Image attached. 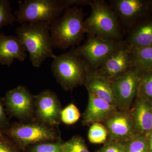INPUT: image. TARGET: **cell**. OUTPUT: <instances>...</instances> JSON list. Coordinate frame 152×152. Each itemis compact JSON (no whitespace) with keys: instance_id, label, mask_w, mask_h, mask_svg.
Here are the masks:
<instances>
[{"instance_id":"cell-21","label":"cell","mask_w":152,"mask_h":152,"mask_svg":"<svg viewBox=\"0 0 152 152\" xmlns=\"http://www.w3.org/2000/svg\"><path fill=\"white\" fill-rule=\"evenodd\" d=\"M61 139L55 141L43 142L28 147L23 152H62Z\"/></svg>"},{"instance_id":"cell-30","label":"cell","mask_w":152,"mask_h":152,"mask_svg":"<svg viewBox=\"0 0 152 152\" xmlns=\"http://www.w3.org/2000/svg\"><path fill=\"white\" fill-rule=\"evenodd\" d=\"M67 8L73 5L90 6L91 0H64Z\"/></svg>"},{"instance_id":"cell-25","label":"cell","mask_w":152,"mask_h":152,"mask_svg":"<svg viewBox=\"0 0 152 152\" xmlns=\"http://www.w3.org/2000/svg\"><path fill=\"white\" fill-rule=\"evenodd\" d=\"M81 117L79 109L74 104H70L62 109L61 113V122L66 125L74 124Z\"/></svg>"},{"instance_id":"cell-13","label":"cell","mask_w":152,"mask_h":152,"mask_svg":"<svg viewBox=\"0 0 152 152\" xmlns=\"http://www.w3.org/2000/svg\"><path fill=\"white\" fill-rule=\"evenodd\" d=\"M103 123L107 130L109 140L124 142L136 134L129 110H117Z\"/></svg>"},{"instance_id":"cell-4","label":"cell","mask_w":152,"mask_h":152,"mask_svg":"<svg viewBox=\"0 0 152 152\" xmlns=\"http://www.w3.org/2000/svg\"><path fill=\"white\" fill-rule=\"evenodd\" d=\"M84 61L74 51L56 56L51 64V70L58 83L66 91L85 86L89 70Z\"/></svg>"},{"instance_id":"cell-31","label":"cell","mask_w":152,"mask_h":152,"mask_svg":"<svg viewBox=\"0 0 152 152\" xmlns=\"http://www.w3.org/2000/svg\"><path fill=\"white\" fill-rule=\"evenodd\" d=\"M148 148L149 152H152V131L148 135L147 140Z\"/></svg>"},{"instance_id":"cell-2","label":"cell","mask_w":152,"mask_h":152,"mask_svg":"<svg viewBox=\"0 0 152 152\" xmlns=\"http://www.w3.org/2000/svg\"><path fill=\"white\" fill-rule=\"evenodd\" d=\"M47 22L24 23L17 28L16 33L27 52L33 66L40 68L48 58L54 59L53 45Z\"/></svg>"},{"instance_id":"cell-18","label":"cell","mask_w":152,"mask_h":152,"mask_svg":"<svg viewBox=\"0 0 152 152\" xmlns=\"http://www.w3.org/2000/svg\"><path fill=\"white\" fill-rule=\"evenodd\" d=\"M124 41L131 49L152 45V21L138 23L127 33Z\"/></svg>"},{"instance_id":"cell-22","label":"cell","mask_w":152,"mask_h":152,"mask_svg":"<svg viewBox=\"0 0 152 152\" xmlns=\"http://www.w3.org/2000/svg\"><path fill=\"white\" fill-rule=\"evenodd\" d=\"M123 143L126 152H149L147 140L143 136L135 134Z\"/></svg>"},{"instance_id":"cell-29","label":"cell","mask_w":152,"mask_h":152,"mask_svg":"<svg viewBox=\"0 0 152 152\" xmlns=\"http://www.w3.org/2000/svg\"><path fill=\"white\" fill-rule=\"evenodd\" d=\"M10 125L6 114L3 99L0 96V132H4L10 127Z\"/></svg>"},{"instance_id":"cell-9","label":"cell","mask_w":152,"mask_h":152,"mask_svg":"<svg viewBox=\"0 0 152 152\" xmlns=\"http://www.w3.org/2000/svg\"><path fill=\"white\" fill-rule=\"evenodd\" d=\"M61 105L56 94L46 90L34 96V118L36 121L57 127L61 124Z\"/></svg>"},{"instance_id":"cell-27","label":"cell","mask_w":152,"mask_h":152,"mask_svg":"<svg viewBox=\"0 0 152 152\" xmlns=\"http://www.w3.org/2000/svg\"><path fill=\"white\" fill-rule=\"evenodd\" d=\"M0 152H23L10 138L0 132Z\"/></svg>"},{"instance_id":"cell-14","label":"cell","mask_w":152,"mask_h":152,"mask_svg":"<svg viewBox=\"0 0 152 152\" xmlns=\"http://www.w3.org/2000/svg\"><path fill=\"white\" fill-rule=\"evenodd\" d=\"M26 52L18 37L0 33V64L10 67L15 60L24 61L27 56Z\"/></svg>"},{"instance_id":"cell-3","label":"cell","mask_w":152,"mask_h":152,"mask_svg":"<svg viewBox=\"0 0 152 152\" xmlns=\"http://www.w3.org/2000/svg\"><path fill=\"white\" fill-rule=\"evenodd\" d=\"M90 6L91 12L84 21L87 35L108 40H124L125 32L110 4L104 0H93Z\"/></svg>"},{"instance_id":"cell-15","label":"cell","mask_w":152,"mask_h":152,"mask_svg":"<svg viewBox=\"0 0 152 152\" xmlns=\"http://www.w3.org/2000/svg\"><path fill=\"white\" fill-rule=\"evenodd\" d=\"M86 109L83 115L82 124L91 125L95 123L103 122L113 112L118 110L106 101L90 92Z\"/></svg>"},{"instance_id":"cell-7","label":"cell","mask_w":152,"mask_h":152,"mask_svg":"<svg viewBox=\"0 0 152 152\" xmlns=\"http://www.w3.org/2000/svg\"><path fill=\"white\" fill-rule=\"evenodd\" d=\"M126 45L124 40H108L96 36L87 35L85 43L74 50L85 61L90 70L96 71L109 57Z\"/></svg>"},{"instance_id":"cell-20","label":"cell","mask_w":152,"mask_h":152,"mask_svg":"<svg viewBox=\"0 0 152 152\" xmlns=\"http://www.w3.org/2000/svg\"><path fill=\"white\" fill-rule=\"evenodd\" d=\"M108 137L107 130L101 123L92 124L88 132L89 141L93 144L104 143Z\"/></svg>"},{"instance_id":"cell-26","label":"cell","mask_w":152,"mask_h":152,"mask_svg":"<svg viewBox=\"0 0 152 152\" xmlns=\"http://www.w3.org/2000/svg\"><path fill=\"white\" fill-rule=\"evenodd\" d=\"M140 77L139 87L143 94L150 102H152V72Z\"/></svg>"},{"instance_id":"cell-19","label":"cell","mask_w":152,"mask_h":152,"mask_svg":"<svg viewBox=\"0 0 152 152\" xmlns=\"http://www.w3.org/2000/svg\"><path fill=\"white\" fill-rule=\"evenodd\" d=\"M132 49L134 68L140 72L152 71V45Z\"/></svg>"},{"instance_id":"cell-11","label":"cell","mask_w":152,"mask_h":152,"mask_svg":"<svg viewBox=\"0 0 152 152\" xmlns=\"http://www.w3.org/2000/svg\"><path fill=\"white\" fill-rule=\"evenodd\" d=\"M133 68L132 49L126 45L109 57L94 71L112 83Z\"/></svg>"},{"instance_id":"cell-17","label":"cell","mask_w":152,"mask_h":152,"mask_svg":"<svg viewBox=\"0 0 152 152\" xmlns=\"http://www.w3.org/2000/svg\"><path fill=\"white\" fill-rule=\"evenodd\" d=\"M151 104L145 99L139 98L132 110H129L136 134L143 136L152 131V105Z\"/></svg>"},{"instance_id":"cell-5","label":"cell","mask_w":152,"mask_h":152,"mask_svg":"<svg viewBox=\"0 0 152 152\" xmlns=\"http://www.w3.org/2000/svg\"><path fill=\"white\" fill-rule=\"evenodd\" d=\"M3 133L10 138L23 151L34 144L55 141L61 139L60 132L57 127L45 124L35 120L25 122L13 123Z\"/></svg>"},{"instance_id":"cell-10","label":"cell","mask_w":152,"mask_h":152,"mask_svg":"<svg viewBox=\"0 0 152 152\" xmlns=\"http://www.w3.org/2000/svg\"><path fill=\"white\" fill-rule=\"evenodd\" d=\"M140 74L134 68L112 82L118 110H129L133 99L138 91Z\"/></svg>"},{"instance_id":"cell-8","label":"cell","mask_w":152,"mask_h":152,"mask_svg":"<svg viewBox=\"0 0 152 152\" xmlns=\"http://www.w3.org/2000/svg\"><path fill=\"white\" fill-rule=\"evenodd\" d=\"M34 96L23 86L10 90L3 99L6 113L20 122L34 120Z\"/></svg>"},{"instance_id":"cell-23","label":"cell","mask_w":152,"mask_h":152,"mask_svg":"<svg viewBox=\"0 0 152 152\" xmlns=\"http://www.w3.org/2000/svg\"><path fill=\"white\" fill-rule=\"evenodd\" d=\"M62 152H90L84 139L75 136L67 141L63 142Z\"/></svg>"},{"instance_id":"cell-12","label":"cell","mask_w":152,"mask_h":152,"mask_svg":"<svg viewBox=\"0 0 152 152\" xmlns=\"http://www.w3.org/2000/svg\"><path fill=\"white\" fill-rule=\"evenodd\" d=\"M109 1L126 34L139 23V20L146 9L145 3L140 0H110Z\"/></svg>"},{"instance_id":"cell-24","label":"cell","mask_w":152,"mask_h":152,"mask_svg":"<svg viewBox=\"0 0 152 152\" xmlns=\"http://www.w3.org/2000/svg\"><path fill=\"white\" fill-rule=\"evenodd\" d=\"M16 17L12 12L10 3L8 0H0V28L13 25Z\"/></svg>"},{"instance_id":"cell-28","label":"cell","mask_w":152,"mask_h":152,"mask_svg":"<svg viewBox=\"0 0 152 152\" xmlns=\"http://www.w3.org/2000/svg\"><path fill=\"white\" fill-rule=\"evenodd\" d=\"M97 152H126L124 144L121 142L109 140Z\"/></svg>"},{"instance_id":"cell-16","label":"cell","mask_w":152,"mask_h":152,"mask_svg":"<svg viewBox=\"0 0 152 152\" xmlns=\"http://www.w3.org/2000/svg\"><path fill=\"white\" fill-rule=\"evenodd\" d=\"M85 86L90 92L117 108L112 83L94 71L89 70ZM118 109V108H117Z\"/></svg>"},{"instance_id":"cell-6","label":"cell","mask_w":152,"mask_h":152,"mask_svg":"<svg viewBox=\"0 0 152 152\" xmlns=\"http://www.w3.org/2000/svg\"><path fill=\"white\" fill-rule=\"evenodd\" d=\"M18 3L15 15L16 21L21 24L40 22L51 24L67 9L64 0H25Z\"/></svg>"},{"instance_id":"cell-1","label":"cell","mask_w":152,"mask_h":152,"mask_svg":"<svg viewBox=\"0 0 152 152\" xmlns=\"http://www.w3.org/2000/svg\"><path fill=\"white\" fill-rule=\"evenodd\" d=\"M83 8L75 6L66 9L62 15L50 25V33L54 49L65 50L78 45L86 33Z\"/></svg>"}]
</instances>
